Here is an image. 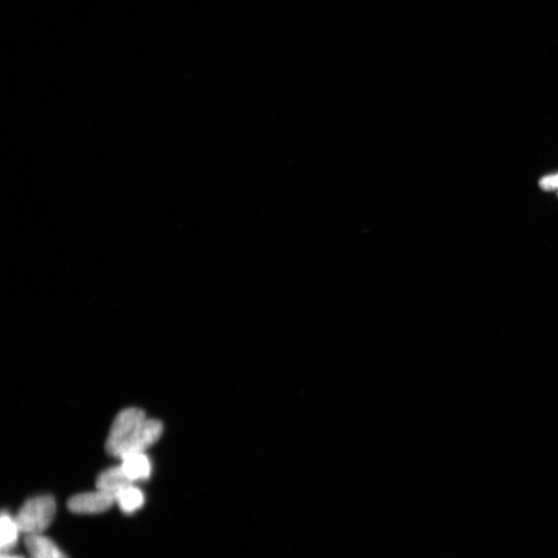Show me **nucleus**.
Instances as JSON below:
<instances>
[{
	"label": "nucleus",
	"instance_id": "4",
	"mask_svg": "<svg viewBox=\"0 0 558 558\" xmlns=\"http://www.w3.org/2000/svg\"><path fill=\"white\" fill-rule=\"evenodd\" d=\"M116 503L110 493L97 489L94 492L81 493L71 497L69 509L76 514H99L108 511Z\"/></svg>",
	"mask_w": 558,
	"mask_h": 558
},
{
	"label": "nucleus",
	"instance_id": "2",
	"mask_svg": "<svg viewBox=\"0 0 558 558\" xmlns=\"http://www.w3.org/2000/svg\"><path fill=\"white\" fill-rule=\"evenodd\" d=\"M146 419L144 412L140 408L129 407L123 410L115 418L111 430L108 434L106 450L110 455L115 456L119 447L127 442L137 427Z\"/></svg>",
	"mask_w": 558,
	"mask_h": 558
},
{
	"label": "nucleus",
	"instance_id": "9",
	"mask_svg": "<svg viewBox=\"0 0 558 558\" xmlns=\"http://www.w3.org/2000/svg\"><path fill=\"white\" fill-rule=\"evenodd\" d=\"M116 503L125 513H134L144 505L145 497L143 492L134 485L123 489L115 497Z\"/></svg>",
	"mask_w": 558,
	"mask_h": 558
},
{
	"label": "nucleus",
	"instance_id": "11",
	"mask_svg": "<svg viewBox=\"0 0 558 558\" xmlns=\"http://www.w3.org/2000/svg\"><path fill=\"white\" fill-rule=\"evenodd\" d=\"M2 558H24V557L17 556V555H10L8 554H3Z\"/></svg>",
	"mask_w": 558,
	"mask_h": 558
},
{
	"label": "nucleus",
	"instance_id": "5",
	"mask_svg": "<svg viewBox=\"0 0 558 558\" xmlns=\"http://www.w3.org/2000/svg\"><path fill=\"white\" fill-rule=\"evenodd\" d=\"M133 483L126 475L122 466L119 465L103 472L96 480V488L108 492L116 497L120 491L133 485Z\"/></svg>",
	"mask_w": 558,
	"mask_h": 558
},
{
	"label": "nucleus",
	"instance_id": "12",
	"mask_svg": "<svg viewBox=\"0 0 558 558\" xmlns=\"http://www.w3.org/2000/svg\"><path fill=\"white\" fill-rule=\"evenodd\" d=\"M557 194H558V193H557Z\"/></svg>",
	"mask_w": 558,
	"mask_h": 558
},
{
	"label": "nucleus",
	"instance_id": "10",
	"mask_svg": "<svg viewBox=\"0 0 558 558\" xmlns=\"http://www.w3.org/2000/svg\"><path fill=\"white\" fill-rule=\"evenodd\" d=\"M540 187L546 192L558 193V173L543 177L540 180Z\"/></svg>",
	"mask_w": 558,
	"mask_h": 558
},
{
	"label": "nucleus",
	"instance_id": "7",
	"mask_svg": "<svg viewBox=\"0 0 558 558\" xmlns=\"http://www.w3.org/2000/svg\"><path fill=\"white\" fill-rule=\"evenodd\" d=\"M122 469L131 481L148 479L152 475L151 460L144 453L132 454L122 458Z\"/></svg>",
	"mask_w": 558,
	"mask_h": 558
},
{
	"label": "nucleus",
	"instance_id": "8",
	"mask_svg": "<svg viewBox=\"0 0 558 558\" xmlns=\"http://www.w3.org/2000/svg\"><path fill=\"white\" fill-rule=\"evenodd\" d=\"M0 529H0L2 531L0 548H2L3 554H6L15 546L21 530L19 528L16 518H12L5 512L3 513L2 519H0Z\"/></svg>",
	"mask_w": 558,
	"mask_h": 558
},
{
	"label": "nucleus",
	"instance_id": "3",
	"mask_svg": "<svg viewBox=\"0 0 558 558\" xmlns=\"http://www.w3.org/2000/svg\"><path fill=\"white\" fill-rule=\"evenodd\" d=\"M163 431L164 426L161 422L146 418L127 442L119 447L115 457L122 459L132 454L144 453L148 447L158 442Z\"/></svg>",
	"mask_w": 558,
	"mask_h": 558
},
{
	"label": "nucleus",
	"instance_id": "6",
	"mask_svg": "<svg viewBox=\"0 0 558 558\" xmlns=\"http://www.w3.org/2000/svg\"><path fill=\"white\" fill-rule=\"evenodd\" d=\"M25 545L30 558H68L53 541L42 534L26 536Z\"/></svg>",
	"mask_w": 558,
	"mask_h": 558
},
{
	"label": "nucleus",
	"instance_id": "1",
	"mask_svg": "<svg viewBox=\"0 0 558 558\" xmlns=\"http://www.w3.org/2000/svg\"><path fill=\"white\" fill-rule=\"evenodd\" d=\"M56 513L54 498L41 496L26 502L16 517L21 533L26 536L41 535L50 527Z\"/></svg>",
	"mask_w": 558,
	"mask_h": 558
}]
</instances>
